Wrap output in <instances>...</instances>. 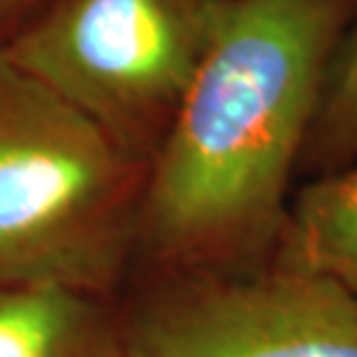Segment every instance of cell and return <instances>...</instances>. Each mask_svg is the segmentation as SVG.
<instances>
[{
  "label": "cell",
  "mask_w": 357,
  "mask_h": 357,
  "mask_svg": "<svg viewBox=\"0 0 357 357\" xmlns=\"http://www.w3.org/2000/svg\"><path fill=\"white\" fill-rule=\"evenodd\" d=\"M357 0H232L149 162L142 274L244 271L274 251L285 192Z\"/></svg>",
  "instance_id": "obj_1"
},
{
  "label": "cell",
  "mask_w": 357,
  "mask_h": 357,
  "mask_svg": "<svg viewBox=\"0 0 357 357\" xmlns=\"http://www.w3.org/2000/svg\"><path fill=\"white\" fill-rule=\"evenodd\" d=\"M146 162L0 52V285L119 299Z\"/></svg>",
  "instance_id": "obj_2"
},
{
  "label": "cell",
  "mask_w": 357,
  "mask_h": 357,
  "mask_svg": "<svg viewBox=\"0 0 357 357\" xmlns=\"http://www.w3.org/2000/svg\"><path fill=\"white\" fill-rule=\"evenodd\" d=\"M232 0H42L7 61L151 162Z\"/></svg>",
  "instance_id": "obj_3"
},
{
  "label": "cell",
  "mask_w": 357,
  "mask_h": 357,
  "mask_svg": "<svg viewBox=\"0 0 357 357\" xmlns=\"http://www.w3.org/2000/svg\"><path fill=\"white\" fill-rule=\"evenodd\" d=\"M123 357H357V295L276 265L142 274L119 297Z\"/></svg>",
  "instance_id": "obj_4"
},
{
  "label": "cell",
  "mask_w": 357,
  "mask_h": 357,
  "mask_svg": "<svg viewBox=\"0 0 357 357\" xmlns=\"http://www.w3.org/2000/svg\"><path fill=\"white\" fill-rule=\"evenodd\" d=\"M0 357H123L119 299L0 285Z\"/></svg>",
  "instance_id": "obj_5"
},
{
  "label": "cell",
  "mask_w": 357,
  "mask_h": 357,
  "mask_svg": "<svg viewBox=\"0 0 357 357\" xmlns=\"http://www.w3.org/2000/svg\"><path fill=\"white\" fill-rule=\"evenodd\" d=\"M271 265L332 278L357 295V165L299 192L285 211Z\"/></svg>",
  "instance_id": "obj_6"
},
{
  "label": "cell",
  "mask_w": 357,
  "mask_h": 357,
  "mask_svg": "<svg viewBox=\"0 0 357 357\" xmlns=\"http://www.w3.org/2000/svg\"><path fill=\"white\" fill-rule=\"evenodd\" d=\"M302 153L323 169L346 165L357 153V28L344 35L332 56Z\"/></svg>",
  "instance_id": "obj_7"
},
{
  "label": "cell",
  "mask_w": 357,
  "mask_h": 357,
  "mask_svg": "<svg viewBox=\"0 0 357 357\" xmlns=\"http://www.w3.org/2000/svg\"><path fill=\"white\" fill-rule=\"evenodd\" d=\"M42 5V0H0V45Z\"/></svg>",
  "instance_id": "obj_8"
}]
</instances>
